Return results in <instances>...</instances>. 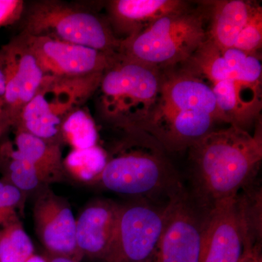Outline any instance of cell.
<instances>
[{
  "label": "cell",
  "mask_w": 262,
  "mask_h": 262,
  "mask_svg": "<svg viewBox=\"0 0 262 262\" xmlns=\"http://www.w3.org/2000/svg\"><path fill=\"white\" fill-rule=\"evenodd\" d=\"M227 123L210 86L184 67L163 70L161 85L147 116L134 130L146 133L167 152L189 149Z\"/></svg>",
  "instance_id": "obj_1"
},
{
  "label": "cell",
  "mask_w": 262,
  "mask_h": 262,
  "mask_svg": "<svg viewBox=\"0 0 262 262\" xmlns=\"http://www.w3.org/2000/svg\"><path fill=\"white\" fill-rule=\"evenodd\" d=\"M189 150V191L202 204L213 208L237 196L256 179L262 160L261 122L253 135L234 125L215 129Z\"/></svg>",
  "instance_id": "obj_2"
},
{
  "label": "cell",
  "mask_w": 262,
  "mask_h": 262,
  "mask_svg": "<svg viewBox=\"0 0 262 262\" xmlns=\"http://www.w3.org/2000/svg\"><path fill=\"white\" fill-rule=\"evenodd\" d=\"M160 143L139 130L125 132L98 179L117 194L168 204L187 189Z\"/></svg>",
  "instance_id": "obj_3"
},
{
  "label": "cell",
  "mask_w": 262,
  "mask_h": 262,
  "mask_svg": "<svg viewBox=\"0 0 262 262\" xmlns=\"http://www.w3.org/2000/svg\"><path fill=\"white\" fill-rule=\"evenodd\" d=\"M181 67L210 86L227 124L246 130L258 118L262 107L261 73L234 70L208 38Z\"/></svg>",
  "instance_id": "obj_4"
},
{
  "label": "cell",
  "mask_w": 262,
  "mask_h": 262,
  "mask_svg": "<svg viewBox=\"0 0 262 262\" xmlns=\"http://www.w3.org/2000/svg\"><path fill=\"white\" fill-rule=\"evenodd\" d=\"M206 8L164 15L133 37L122 39L118 54L160 70L187 61L207 39Z\"/></svg>",
  "instance_id": "obj_5"
},
{
  "label": "cell",
  "mask_w": 262,
  "mask_h": 262,
  "mask_svg": "<svg viewBox=\"0 0 262 262\" xmlns=\"http://www.w3.org/2000/svg\"><path fill=\"white\" fill-rule=\"evenodd\" d=\"M162 77L163 70L117 54L98 89L101 115L124 132L136 129L152 107Z\"/></svg>",
  "instance_id": "obj_6"
},
{
  "label": "cell",
  "mask_w": 262,
  "mask_h": 262,
  "mask_svg": "<svg viewBox=\"0 0 262 262\" xmlns=\"http://www.w3.org/2000/svg\"><path fill=\"white\" fill-rule=\"evenodd\" d=\"M23 34L53 38L112 56L118 54L122 43L108 20L83 9L55 2L37 3L29 10Z\"/></svg>",
  "instance_id": "obj_7"
},
{
  "label": "cell",
  "mask_w": 262,
  "mask_h": 262,
  "mask_svg": "<svg viewBox=\"0 0 262 262\" xmlns=\"http://www.w3.org/2000/svg\"><path fill=\"white\" fill-rule=\"evenodd\" d=\"M170 203L140 198L120 203L113 241L103 262H152Z\"/></svg>",
  "instance_id": "obj_8"
},
{
  "label": "cell",
  "mask_w": 262,
  "mask_h": 262,
  "mask_svg": "<svg viewBox=\"0 0 262 262\" xmlns=\"http://www.w3.org/2000/svg\"><path fill=\"white\" fill-rule=\"evenodd\" d=\"M212 209L187 189L173 199L152 262H201Z\"/></svg>",
  "instance_id": "obj_9"
},
{
  "label": "cell",
  "mask_w": 262,
  "mask_h": 262,
  "mask_svg": "<svg viewBox=\"0 0 262 262\" xmlns=\"http://www.w3.org/2000/svg\"><path fill=\"white\" fill-rule=\"evenodd\" d=\"M21 37L46 76L69 78L103 73L117 56L48 37Z\"/></svg>",
  "instance_id": "obj_10"
},
{
  "label": "cell",
  "mask_w": 262,
  "mask_h": 262,
  "mask_svg": "<svg viewBox=\"0 0 262 262\" xmlns=\"http://www.w3.org/2000/svg\"><path fill=\"white\" fill-rule=\"evenodd\" d=\"M38 238L51 256L80 262L83 258L76 242V219L66 200L48 186L39 189L33 208Z\"/></svg>",
  "instance_id": "obj_11"
},
{
  "label": "cell",
  "mask_w": 262,
  "mask_h": 262,
  "mask_svg": "<svg viewBox=\"0 0 262 262\" xmlns=\"http://www.w3.org/2000/svg\"><path fill=\"white\" fill-rule=\"evenodd\" d=\"M256 248L248 237L237 196L217 203L207 227L201 262H241Z\"/></svg>",
  "instance_id": "obj_12"
},
{
  "label": "cell",
  "mask_w": 262,
  "mask_h": 262,
  "mask_svg": "<svg viewBox=\"0 0 262 262\" xmlns=\"http://www.w3.org/2000/svg\"><path fill=\"white\" fill-rule=\"evenodd\" d=\"M5 74V112L11 125L37 94L45 74L20 36L1 50Z\"/></svg>",
  "instance_id": "obj_13"
},
{
  "label": "cell",
  "mask_w": 262,
  "mask_h": 262,
  "mask_svg": "<svg viewBox=\"0 0 262 262\" xmlns=\"http://www.w3.org/2000/svg\"><path fill=\"white\" fill-rule=\"evenodd\" d=\"M120 203L98 199L90 203L76 220V242L83 257L102 261L113 241Z\"/></svg>",
  "instance_id": "obj_14"
},
{
  "label": "cell",
  "mask_w": 262,
  "mask_h": 262,
  "mask_svg": "<svg viewBox=\"0 0 262 262\" xmlns=\"http://www.w3.org/2000/svg\"><path fill=\"white\" fill-rule=\"evenodd\" d=\"M188 8L187 3L180 0H117L110 3L108 21L126 39L139 34L164 15Z\"/></svg>",
  "instance_id": "obj_15"
},
{
  "label": "cell",
  "mask_w": 262,
  "mask_h": 262,
  "mask_svg": "<svg viewBox=\"0 0 262 262\" xmlns=\"http://www.w3.org/2000/svg\"><path fill=\"white\" fill-rule=\"evenodd\" d=\"M204 4L209 20L207 38L221 49L233 48L245 27L262 9L258 3L244 0L206 2Z\"/></svg>",
  "instance_id": "obj_16"
},
{
  "label": "cell",
  "mask_w": 262,
  "mask_h": 262,
  "mask_svg": "<svg viewBox=\"0 0 262 262\" xmlns=\"http://www.w3.org/2000/svg\"><path fill=\"white\" fill-rule=\"evenodd\" d=\"M15 149L37 169L48 185L65 178L59 144L48 142L16 128Z\"/></svg>",
  "instance_id": "obj_17"
},
{
  "label": "cell",
  "mask_w": 262,
  "mask_h": 262,
  "mask_svg": "<svg viewBox=\"0 0 262 262\" xmlns=\"http://www.w3.org/2000/svg\"><path fill=\"white\" fill-rule=\"evenodd\" d=\"M108 161V154L96 145L84 149H73L63 160L65 173L82 183L98 182Z\"/></svg>",
  "instance_id": "obj_18"
},
{
  "label": "cell",
  "mask_w": 262,
  "mask_h": 262,
  "mask_svg": "<svg viewBox=\"0 0 262 262\" xmlns=\"http://www.w3.org/2000/svg\"><path fill=\"white\" fill-rule=\"evenodd\" d=\"M34 254V244L16 216L0 230V262H26Z\"/></svg>",
  "instance_id": "obj_19"
},
{
  "label": "cell",
  "mask_w": 262,
  "mask_h": 262,
  "mask_svg": "<svg viewBox=\"0 0 262 262\" xmlns=\"http://www.w3.org/2000/svg\"><path fill=\"white\" fill-rule=\"evenodd\" d=\"M245 227L250 241L254 247H261V188L254 181L241 189L237 194Z\"/></svg>",
  "instance_id": "obj_20"
},
{
  "label": "cell",
  "mask_w": 262,
  "mask_h": 262,
  "mask_svg": "<svg viewBox=\"0 0 262 262\" xmlns=\"http://www.w3.org/2000/svg\"><path fill=\"white\" fill-rule=\"evenodd\" d=\"M3 154L8 158V183L19 190L25 194L48 186L37 169L13 146H5Z\"/></svg>",
  "instance_id": "obj_21"
},
{
  "label": "cell",
  "mask_w": 262,
  "mask_h": 262,
  "mask_svg": "<svg viewBox=\"0 0 262 262\" xmlns=\"http://www.w3.org/2000/svg\"><path fill=\"white\" fill-rule=\"evenodd\" d=\"M62 140L73 149H84L97 145L98 135L96 124L89 114L76 110L62 124Z\"/></svg>",
  "instance_id": "obj_22"
},
{
  "label": "cell",
  "mask_w": 262,
  "mask_h": 262,
  "mask_svg": "<svg viewBox=\"0 0 262 262\" xmlns=\"http://www.w3.org/2000/svg\"><path fill=\"white\" fill-rule=\"evenodd\" d=\"M262 46V9L258 10L239 34L234 47L249 54L258 55Z\"/></svg>",
  "instance_id": "obj_23"
},
{
  "label": "cell",
  "mask_w": 262,
  "mask_h": 262,
  "mask_svg": "<svg viewBox=\"0 0 262 262\" xmlns=\"http://www.w3.org/2000/svg\"><path fill=\"white\" fill-rule=\"evenodd\" d=\"M21 0H0V28L18 20L24 12Z\"/></svg>",
  "instance_id": "obj_24"
},
{
  "label": "cell",
  "mask_w": 262,
  "mask_h": 262,
  "mask_svg": "<svg viewBox=\"0 0 262 262\" xmlns=\"http://www.w3.org/2000/svg\"><path fill=\"white\" fill-rule=\"evenodd\" d=\"M5 87H6V81H5L4 59H3V52L0 51V104L4 107V110Z\"/></svg>",
  "instance_id": "obj_25"
},
{
  "label": "cell",
  "mask_w": 262,
  "mask_h": 262,
  "mask_svg": "<svg viewBox=\"0 0 262 262\" xmlns=\"http://www.w3.org/2000/svg\"><path fill=\"white\" fill-rule=\"evenodd\" d=\"M241 262H262L261 247L254 248Z\"/></svg>",
  "instance_id": "obj_26"
},
{
  "label": "cell",
  "mask_w": 262,
  "mask_h": 262,
  "mask_svg": "<svg viewBox=\"0 0 262 262\" xmlns=\"http://www.w3.org/2000/svg\"><path fill=\"white\" fill-rule=\"evenodd\" d=\"M48 261L49 262H78L71 258L61 257V256H48Z\"/></svg>",
  "instance_id": "obj_27"
},
{
  "label": "cell",
  "mask_w": 262,
  "mask_h": 262,
  "mask_svg": "<svg viewBox=\"0 0 262 262\" xmlns=\"http://www.w3.org/2000/svg\"><path fill=\"white\" fill-rule=\"evenodd\" d=\"M10 122L8 118L2 119L0 120V136L4 133V131L10 126Z\"/></svg>",
  "instance_id": "obj_28"
},
{
  "label": "cell",
  "mask_w": 262,
  "mask_h": 262,
  "mask_svg": "<svg viewBox=\"0 0 262 262\" xmlns=\"http://www.w3.org/2000/svg\"><path fill=\"white\" fill-rule=\"evenodd\" d=\"M26 262H49L48 261V257H44V256H39V255L34 254L29 258Z\"/></svg>",
  "instance_id": "obj_29"
},
{
  "label": "cell",
  "mask_w": 262,
  "mask_h": 262,
  "mask_svg": "<svg viewBox=\"0 0 262 262\" xmlns=\"http://www.w3.org/2000/svg\"><path fill=\"white\" fill-rule=\"evenodd\" d=\"M4 118H8V117H7L6 114H5L4 107L0 104V120Z\"/></svg>",
  "instance_id": "obj_30"
}]
</instances>
